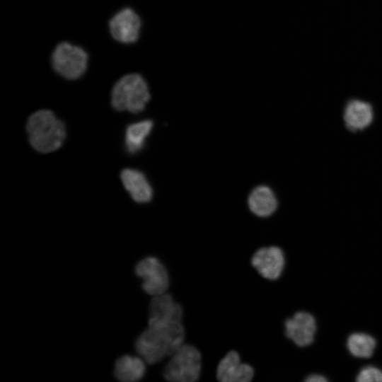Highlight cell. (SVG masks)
Masks as SVG:
<instances>
[{
  "label": "cell",
  "instance_id": "cell-1",
  "mask_svg": "<svg viewBox=\"0 0 382 382\" xmlns=\"http://www.w3.org/2000/svg\"><path fill=\"white\" fill-rule=\"evenodd\" d=\"M183 321L148 325L135 342V349L146 364H155L169 357L185 342Z\"/></svg>",
  "mask_w": 382,
  "mask_h": 382
},
{
  "label": "cell",
  "instance_id": "cell-11",
  "mask_svg": "<svg viewBox=\"0 0 382 382\" xmlns=\"http://www.w3.org/2000/svg\"><path fill=\"white\" fill-rule=\"evenodd\" d=\"M315 318L306 311H298L284 322V333L299 347L310 345L316 332Z\"/></svg>",
  "mask_w": 382,
  "mask_h": 382
},
{
  "label": "cell",
  "instance_id": "cell-16",
  "mask_svg": "<svg viewBox=\"0 0 382 382\" xmlns=\"http://www.w3.org/2000/svg\"><path fill=\"white\" fill-rule=\"evenodd\" d=\"M153 126L152 120H145L130 124L126 128L125 144L126 150L129 154H136L143 149Z\"/></svg>",
  "mask_w": 382,
  "mask_h": 382
},
{
  "label": "cell",
  "instance_id": "cell-18",
  "mask_svg": "<svg viewBox=\"0 0 382 382\" xmlns=\"http://www.w3.org/2000/svg\"><path fill=\"white\" fill-rule=\"evenodd\" d=\"M357 382H382V371L374 366L362 368L357 375Z\"/></svg>",
  "mask_w": 382,
  "mask_h": 382
},
{
  "label": "cell",
  "instance_id": "cell-3",
  "mask_svg": "<svg viewBox=\"0 0 382 382\" xmlns=\"http://www.w3.org/2000/svg\"><path fill=\"white\" fill-rule=\"evenodd\" d=\"M151 99L148 83L141 74L132 71L120 76L110 93L112 107L117 111L138 113L143 111Z\"/></svg>",
  "mask_w": 382,
  "mask_h": 382
},
{
  "label": "cell",
  "instance_id": "cell-14",
  "mask_svg": "<svg viewBox=\"0 0 382 382\" xmlns=\"http://www.w3.org/2000/svg\"><path fill=\"white\" fill-rule=\"evenodd\" d=\"M250 210L259 217L271 216L277 208V199L273 190L266 185L254 188L248 197Z\"/></svg>",
  "mask_w": 382,
  "mask_h": 382
},
{
  "label": "cell",
  "instance_id": "cell-6",
  "mask_svg": "<svg viewBox=\"0 0 382 382\" xmlns=\"http://www.w3.org/2000/svg\"><path fill=\"white\" fill-rule=\"evenodd\" d=\"M108 33L122 45L137 43L141 36L142 20L136 9L124 6L115 12L108 22Z\"/></svg>",
  "mask_w": 382,
  "mask_h": 382
},
{
  "label": "cell",
  "instance_id": "cell-4",
  "mask_svg": "<svg viewBox=\"0 0 382 382\" xmlns=\"http://www.w3.org/2000/svg\"><path fill=\"white\" fill-rule=\"evenodd\" d=\"M89 54L82 46L67 40L58 42L50 55L52 71L67 81L79 80L86 74Z\"/></svg>",
  "mask_w": 382,
  "mask_h": 382
},
{
  "label": "cell",
  "instance_id": "cell-10",
  "mask_svg": "<svg viewBox=\"0 0 382 382\" xmlns=\"http://www.w3.org/2000/svg\"><path fill=\"white\" fill-rule=\"evenodd\" d=\"M183 309L168 292L152 296L149 305L148 325L183 321Z\"/></svg>",
  "mask_w": 382,
  "mask_h": 382
},
{
  "label": "cell",
  "instance_id": "cell-19",
  "mask_svg": "<svg viewBox=\"0 0 382 382\" xmlns=\"http://www.w3.org/2000/svg\"><path fill=\"white\" fill-rule=\"evenodd\" d=\"M305 381L306 382H326L328 379L323 375L318 374H312L308 375Z\"/></svg>",
  "mask_w": 382,
  "mask_h": 382
},
{
  "label": "cell",
  "instance_id": "cell-7",
  "mask_svg": "<svg viewBox=\"0 0 382 382\" xmlns=\"http://www.w3.org/2000/svg\"><path fill=\"white\" fill-rule=\"evenodd\" d=\"M135 272L141 279L142 289L148 295L152 297L168 292L170 275L158 258L149 256L142 259L137 264Z\"/></svg>",
  "mask_w": 382,
  "mask_h": 382
},
{
  "label": "cell",
  "instance_id": "cell-13",
  "mask_svg": "<svg viewBox=\"0 0 382 382\" xmlns=\"http://www.w3.org/2000/svg\"><path fill=\"white\" fill-rule=\"evenodd\" d=\"M122 183L132 198L138 203L151 200L153 189L145 175L136 169L125 168L121 171Z\"/></svg>",
  "mask_w": 382,
  "mask_h": 382
},
{
  "label": "cell",
  "instance_id": "cell-15",
  "mask_svg": "<svg viewBox=\"0 0 382 382\" xmlns=\"http://www.w3.org/2000/svg\"><path fill=\"white\" fill-rule=\"evenodd\" d=\"M146 361L139 356L124 355L115 362V376L122 382H136L146 372Z\"/></svg>",
  "mask_w": 382,
  "mask_h": 382
},
{
  "label": "cell",
  "instance_id": "cell-9",
  "mask_svg": "<svg viewBox=\"0 0 382 382\" xmlns=\"http://www.w3.org/2000/svg\"><path fill=\"white\" fill-rule=\"evenodd\" d=\"M254 376L253 367L243 362L238 352L232 349L219 360L216 369V376L220 382H250Z\"/></svg>",
  "mask_w": 382,
  "mask_h": 382
},
{
  "label": "cell",
  "instance_id": "cell-12",
  "mask_svg": "<svg viewBox=\"0 0 382 382\" xmlns=\"http://www.w3.org/2000/svg\"><path fill=\"white\" fill-rule=\"evenodd\" d=\"M344 121L346 127L352 132L363 130L368 127L374 119L372 105L358 98L349 99L345 106Z\"/></svg>",
  "mask_w": 382,
  "mask_h": 382
},
{
  "label": "cell",
  "instance_id": "cell-8",
  "mask_svg": "<svg viewBox=\"0 0 382 382\" xmlns=\"http://www.w3.org/2000/svg\"><path fill=\"white\" fill-rule=\"evenodd\" d=\"M250 264L262 278L277 280L284 269V253L282 248L276 245L261 247L251 256Z\"/></svg>",
  "mask_w": 382,
  "mask_h": 382
},
{
  "label": "cell",
  "instance_id": "cell-5",
  "mask_svg": "<svg viewBox=\"0 0 382 382\" xmlns=\"http://www.w3.org/2000/svg\"><path fill=\"white\" fill-rule=\"evenodd\" d=\"M163 376L170 382H195L202 372V357L195 346L185 342L170 357Z\"/></svg>",
  "mask_w": 382,
  "mask_h": 382
},
{
  "label": "cell",
  "instance_id": "cell-17",
  "mask_svg": "<svg viewBox=\"0 0 382 382\" xmlns=\"http://www.w3.org/2000/svg\"><path fill=\"white\" fill-rule=\"evenodd\" d=\"M376 341L364 332L351 334L347 340V347L352 355L358 358H369L374 354Z\"/></svg>",
  "mask_w": 382,
  "mask_h": 382
},
{
  "label": "cell",
  "instance_id": "cell-2",
  "mask_svg": "<svg viewBox=\"0 0 382 382\" xmlns=\"http://www.w3.org/2000/svg\"><path fill=\"white\" fill-rule=\"evenodd\" d=\"M26 129L33 148L43 154L59 149L66 135L64 122L49 110L33 113L28 120Z\"/></svg>",
  "mask_w": 382,
  "mask_h": 382
}]
</instances>
